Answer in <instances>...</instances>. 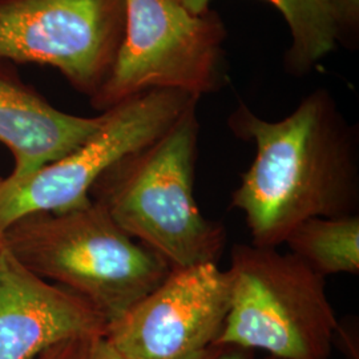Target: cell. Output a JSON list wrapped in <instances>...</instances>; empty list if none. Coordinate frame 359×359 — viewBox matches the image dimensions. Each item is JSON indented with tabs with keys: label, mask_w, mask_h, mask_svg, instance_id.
<instances>
[{
	"label": "cell",
	"mask_w": 359,
	"mask_h": 359,
	"mask_svg": "<svg viewBox=\"0 0 359 359\" xmlns=\"http://www.w3.org/2000/svg\"><path fill=\"white\" fill-rule=\"evenodd\" d=\"M228 127L256 148L231 203L244 215L252 244L278 248L309 218L358 215V129L329 90L310 92L278 121L240 102Z\"/></svg>",
	"instance_id": "cell-1"
},
{
	"label": "cell",
	"mask_w": 359,
	"mask_h": 359,
	"mask_svg": "<svg viewBox=\"0 0 359 359\" xmlns=\"http://www.w3.org/2000/svg\"><path fill=\"white\" fill-rule=\"evenodd\" d=\"M197 104H189L157 140L109 168L90 193L129 237L170 269L217 264L228 241L225 226L206 218L194 197Z\"/></svg>",
	"instance_id": "cell-2"
},
{
	"label": "cell",
	"mask_w": 359,
	"mask_h": 359,
	"mask_svg": "<svg viewBox=\"0 0 359 359\" xmlns=\"http://www.w3.org/2000/svg\"><path fill=\"white\" fill-rule=\"evenodd\" d=\"M0 238L39 277L88 301L107 325L149 294L172 270L93 200L63 212L25 215Z\"/></svg>",
	"instance_id": "cell-3"
},
{
	"label": "cell",
	"mask_w": 359,
	"mask_h": 359,
	"mask_svg": "<svg viewBox=\"0 0 359 359\" xmlns=\"http://www.w3.org/2000/svg\"><path fill=\"white\" fill-rule=\"evenodd\" d=\"M231 308L217 341L281 359H329L338 320L326 278L277 248H231Z\"/></svg>",
	"instance_id": "cell-4"
},
{
	"label": "cell",
	"mask_w": 359,
	"mask_h": 359,
	"mask_svg": "<svg viewBox=\"0 0 359 359\" xmlns=\"http://www.w3.org/2000/svg\"><path fill=\"white\" fill-rule=\"evenodd\" d=\"M226 35L210 8L193 13L180 0H126L124 36L92 107L104 112L154 90L198 99L217 92L226 80Z\"/></svg>",
	"instance_id": "cell-5"
},
{
	"label": "cell",
	"mask_w": 359,
	"mask_h": 359,
	"mask_svg": "<svg viewBox=\"0 0 359 359\" xmlns=\"http://www.w3.org/2000/svg\"><path fill=\"white\" fill-rule=\"evenodd\" d=\"M124 27L126 0H0V63L50 65L92 99Z\"/></svg>",
	"instance_id": "cell-6"
},
{
	"label": "cell",
	"mask_w": 359,
	"mask_h": 359,
	"mask_svg": "<svg viewBox=\"0 0 359 359\" xmlns=\"http://www.w3.org/2000/svg\"><path fill=\"white\" fill-rule=\"evenodd\" d=\"M198 97L154 90L105 112L99 130L77 149L40 169L25 185L0 196V234L34 212H63L90 203V189L116 163L157 140Z\"/></svg>",
	"instance_id": "cell-7"
},
{
	"label": "cell",
	"mask_w": 359,
	"mask_h": 359,
	"mask_svg": "<svg viewBox=\"0 0 359 359\" xmlns=\"http://www.w3.org/2000/svg\"><path fill=\"white\" fill-rule=\"evenodd\" d=\"M228 270L206 262L172 269L149 294L105 327L127 359H180L215 344L231 308Z\"/></svg>",
	"instance_id": "cell-8"
},
{
	"label": "cell",
	"mask_w": 359,
	"mask_h": 359,
	"mask_svg": "<svg viewBox=\"0 0 359 359\" xmlns=\"http://www.w3.org/2000/svg\"><path fill=\"white\" fill-rule=\"evenodd\" d=\"M83 297L26 268L0 238V359H38L65 341L104 335Z\"/></svg>",
	"instance_id": "cell-9"
},
{
	"label": "cell",
	"mask_w": 359,
	"mask_h": 359,
	"mask_svg": "<svg viewBox=\"0 0 359 359\" xmlns=\"http://www.w3.org/2000/svg\"><path fill=\"white\" fill-rule=\"evenodd\" d=\"M104 120L105 112L84 117L59 111L0 63V142L15 158L13 173L0 184V196L20 188L40 169L74 152Z\"/></svg>",
	"instance_id": "cell-10"
},
{
	"label": "cell",
	"mask_w": 359,
	"mask_h": 359,
	"mask_svg": "<svg viewBox=\"0 0 359 359\" xmlns=\"http://www.w3.org/2000/svg\"><path fill=\"white\" fill-rule=\"evenodd\" d=\"M189 11L201 13L212 0H180ZM283 16L292 43L285 53V68L292 76H305L346 41L342 26L327 0H265Z\"/></svg>",
	"instance_id": "cell-11"
},
{
	"label": "cell",
	"mask_w": 359,
	"mask_h": 359,
	"mask_svg": "<svg viewBox=\"0 0 359 359\" xmlns=\"http://www.w3.org/2000/svg\"><path fill=\"white\" fill-rule=\"evenodd\" d=\"M289 253L322 277L359 273V215L313 217L297 225L285 243Z\"/></svg>",
	"instance_id": "cell-12"
},
{
	"label": "cell",
	"mask_w": 359,
	"mask_h": 359,
	"mask_svg": "<svg viewBox=\"0 0 359 359\" xmlns=\"http://www.w3.org/2000/svg\"><path fill=\"white\" fill-rule=\"evenodd\" d=\"M180 359H256V351L231 344L215 342Z\"/></svg>",
	"instance_id": "cell-13"
},
{
	"label": "cell",
	"mask_w": 359,
	"mask_h": 359,
	"mask_svg": "<svg viewBox=\"0 0 359 359\" xmlns=\"http://www.w3.org/2000/svg\"><path fill=\"white\" fill-rule=\"evenodd\" d=\"M337 15L345 40L354 38V32H358L359 0H327Z\"/></svg>",
	"instance_id": "cell-14"
},
{
	"label": "cell",
	"mask_w": 359,
	"mask_h": 359,
	"mask_svg": "<svg viewBox=\"0 0 359 359\" xmlns=\"http://www.w3.org/2000/svg\"><path fill=\"white\" fill-rule=\"evenodd\" d=\"M77 359H127L112 346L104 335L90 337Z\"/></svg>",
	"instance_id": "cell-15"
},
{
	"label": "cell",
	"mask_w": 359,
	"mask_h": 359,
	"mask_svg": "<svg viewBox=\"0 0 359 359\" xmlns=\"http://www.w3.org/2000/svg\"><path fill=\"white\" fill-rule=\"evenodd\" d=\"M88 338L71 339L46 350L38 359H77Z\"/></svg>",
	"instance_id": "cell-16"
},
{
	"label": "cell",
	"mask_w": 359,
	"mask_h": 359,
	"mask_svg": "<svg viewBox=\"0 0 359 359\" xmlns=\"http://www.w3.org/2000/svg\"><path fill=\"white\" fill-rule=\"evenodd\" d=\"M265 359H281V358H276V357H270V355H268V357H266V358Z\"/></svg>",
	"instance_id": "cell-17"
},
{
	"label": "cell",
	"mask_w": 359,
	"mask_h": 359,
	"mask_svg": "<svg viewBox=\"0 0 359 359\" xmlns=\"http://www.w3.org/2000/svg\"><path fill=\"white\" fill-rule=\"evenodd\" d=\"M3 179H4V177H0V184H1V181H3Z\"/></svg>",
	"instance_id": "cell-18"
}]
</instances>
